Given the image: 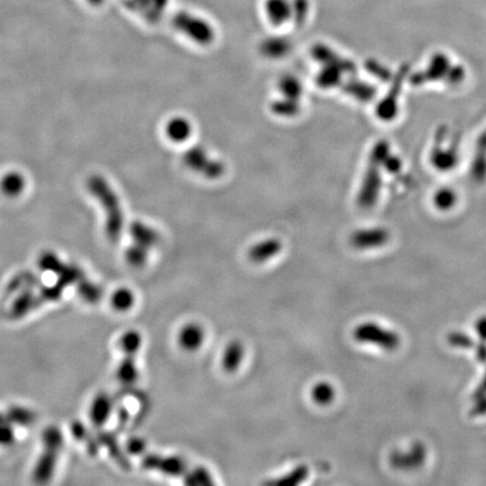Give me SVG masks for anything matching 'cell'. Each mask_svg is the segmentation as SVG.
<instances>
[{"mask_svg": "<svg viewBox=\"0 0 486 486\" xmlns=\"http://www.w3.org/2000/svg\"><path fill=\"white\" fill-rule=\"evenodd\" d=\"M63 446V438L57 426H50L43 434V451L34 470V481L44 484L50 482L57 466Z\"/></svg>", "mask_w": 486, "mask_h": 486, "instance_id": "cell-1", "label": "cell"}, {"mask_svg": "<svg viewBox=\"0 0 486 486\" xmlns=\"http://www.w3.org/2000/svg\"><path fill=\"white\" fill-rule=\"evenodd\" d=\"M179 33L200 45H208L215 40V28L208 19L189 11H179L172 21Z\"/></svg>", "mask_w": 486, "mask_h": 486, "instance_id": "cell-2", "label": "cell"}, {"mask_svg": "<svg viewBox=\"0 0 486 486\" xmlns=\"http://www.w3.org/2000/svg\"><path fill=\"white\" fill-rule=\"evenodd\" d=\"M120 347L123 350L124 358L118 368V380L125 385H129L135 382L137 377V355L141 347V336L139 332H126L120 340Z\"/></svg>", "mask_w": 486, "mask_h": 486, "instance_id": "cell-3", "label": "cell"}, {"mask_svg": "<svg viewBox=\"0 0 486 486\" xmlns=\"http://www.w3.org/2000/svg\"><path fill=\"white\" fill-rule=\"evenodd\" d=\"M354 338L361 344H374L386 350L396 349L401 344L399 334L374 322L361 323L358 325L354 331Z\"/></svg>", "mask_w": 486, "mask_h": 486, "instance_id": "cell-4", "label": "cell"}, {"mask_svg": "<svg viewBox=\"0 0 486 486\" xmlns=\"http://www.w3.org/2000/svg\"><path fill=\"white\" fill-rule=\"evenodd\" d=\"M143 468L169 476H185L188 474V468L183 458L176 456H162L158 453H148L142 459Z\"/></svg>", "mask_w": 486, "mask_h": 486, "instance_id": "cell-5", "label": "cell"}, {"mask_svg": "<svg viewBox=\"0 0 486 486\" xmlns=\"http://www.w3.org/2000/svg\"><path fill=\"white\" fill-rule=\"evenodd\" d=\"M124 3L129 11L148 22L156 23L167 11L170 0H124Z\"/></svg>", "mask_w": 486, "mask_h": 486, "instance_id": "cell-6", "label": "cell"}, {"mask_svg": "<svg viewBox=\"0 0 486 486\" xmlns=\"http://www.w3.org/2000/svg\"><path fill=\"white\" fill-rule=\"evenodd\" d=\"M426 455V447L421 443H415L407 451H394L390 459L394 468L413 470L424 464Z\"/></svg>", "mask_w": 486, "mask_h": 486, "instance_id": "cell-7", "label": "cell"}, {"mask_svg": "<svg viewBox=\"0 0 486 486\" xmlns=\"http://www.w3.org/2000/svg\"><path fill=\"white\" fill-rule=\"evenodd\" d=\"M390 239L388 230L383 227L358 230L351 237V244L357 249H374L384 246Z\"/></svg>", "mask_w": 486, "mask_h": 486, "instance_id": "cell-8", "label": "cell"}, {"mask_svg": "<svg viewBox=\"0 0 486 486\" xmlns=\"http://www.w3.org/2000/svg\"><path fill=\"white\" fill-rule=\"evenodd\" d=\"M265 14L273 26H281L294 17V6L290 0H266Z\"/></svg>", "mask_w": 486, "mask_h": 486, "instance_id": "cell-9", "label": "cell"}, {"mask_svg": "<svg viewBox=\"0 0 486 486\" xmlns=\"http://www.w3.org/2000/svg\"><path fill=\"white\" fill-rule=\"evenodd\" d=\"M204 338H205V334L202 327L191 323L181 329V334L178 337V341L183 349L187 351H195L202 347Z\"/></svg>", "mask_w": 486, "mask_h": 486, "instance_id": "cell-10", "label": "cell"}, {"mask_svg": "<svg viewBox=\"0 0 486 486\" xmlns=\"http://www.w3.org/2000/svg\"><path fill=\"white\" fill-rule=\"evenodd\" d=\"M281 248V242L277 239H267V240L261 241L257 243L256 246L252 247L249 250V258L252 261L256 264H261V262L267 261L275 257L276 254H279Z\"/></svg>", "mask_w": 486, "mask_h": 486, "instance_id": "cell-11", "label": "cell"}, {"mask_svg": "<svg viewBox=\"0 0 486 486\" xmlns=\"http://www.w3.org/2000/svg\"><path fill=\"white\" fill-rule=\"evenodd\" d=\"M166 133L172 142L183 143L191 139L193 125L186 118H172L166 126Z\"/></svg>", "mask_w": 486, "mask_h": 486, "instance_id": "cell-12", "label": "cell"}, {"mask_svg": "<svg viewBox=\"0 0 486 486\" xmlns=\"http://www.w3.org/2000/svg\"><path fill=\"white\" fill-rule=\"evenodd\" d=\"M97 440H98L99 445L104 446L110 451L111 456L114 458L115 462L120 465V468L123 470H129L130 463L128 460V457L122 451L114 434H110V432L101 431Z\"/></svg>", "mask_w": 486, "mask_h": 486, "instance_id": "cell-13", "label": "cell"}, {"mask_svg": "<svg viewBox=\"0 0 486 486\" xmlns=\"http://www.w3.org/2000/svg\"><path fill=\"white\" fill-rule=\"evenodd\" d=\"M243 356H244V347L240 341L234 340V341L227 344L223 357H222V366L225 368V372H235L240 366Z\"/></svg>", "mask_w": 486, "mask_h": 486, "instance_id": "cell-14", "label": "cell"}, {"mask_svg": "<svg viewBox=\"0 0 486 486\" xmlns=\"http://www.w3.org/2000/svg\"><path fill=\"white\" fill-rule=\"evenodd\" d=\"M113 403L110 396L98 395L94 401L91 409V418L96 426H104L112 412Z\"/></svg>", "mask_w": 486, "mask_h": 486, "instance_id": "cell-15", "label": "cell"}, {"mask_svg": "<svg viewBox=\"0 0 486 486\" xmlns=\"http://www.w3.org/2000/svg\"><path fill=\"white\" fill-rule=\"evenodd\" d=\"M307 475H309V468H306V466H298L295 470H293L292 472L288 473L283 477L277 478L275 481L268 482L267 484L276 486L298 485V484L305 481Z\"/></svg>", "mask_w": 486, "mask_h": 486, "instance_id": "cell-16", "label": "cell"}, {"mask_svg": "<svg viewBox=\"0 0 486 486\" xmlns=\"http://www.w3.org/2000/svg\"><path fill=\"white\" fill-rule=\"evenodd\" d=\"M311 395L312 399L315 400L317 405H327L334 401L336 392L331 384L321 382L317 383V385L312 388Z\"/></svg>", "mask_w": 486, "mask_h": 486, "instance_id": "cell-17", "label": "cell"}, {"mask_svg": "<svg viewBox=\"0 0 486 486\" xmlns=\"http://www.w3.org/2000/svg\"><path fill=\"white\" fill-rule=\"evenodd\" d=\"M72 432L76 436L77 439L81 440L82 443H85L88 451L91 455H95L98 451L99 443L98 440L94 439L89 432L86 429V426L80 422H74L72 426Z\"/></svg>", "mask_w": 486, "mask_h": 486, "instance_id": "cell-18", "label": "cell"}, {"mask_svg": "<svg viewBox=\"0 0 486 486\" xmlns=\"http://www.w3.org/2000/svg\"><path fill=\"white\" fill-rule=\"evenodd\" d=\"M6 415L11 424L19 426H30L35 421V414L25 407H11Z\"/></svg>", "mask_w": 486, "mask_h": 486, "instance_id": "cell-19", "label": "cell"}, {"mask_svg": "<svg viewBox=\"0 0 486 486\" xmlns=\"http://www.w3.org/2000/svg\"><path fill=\"white\" fill-rule=\"evenodd\" d=\"M288 45L290 44L281 38H269L262 45V51L269 57H281L288 51Z\"/></svg>", "mask_w": 486, "mask_h": 486, "instance_id": "cell-20", "label": "cell"}, {"mask_svg": "<svg viewBox=\"0 0 486 486\" xmlns=\"http://www.w3.org/2000/svg\"><path fill=\"white\" fill-rule=\"evenodd\" d=\"M134 303V296L131 290H116L112 298V304L115 310L120 312L129 311Z\"/></svg>", "mask_w": 486, "mask_h": 486, "instance_id": "cell-21", "label": "cell"}, {"mask_svg": "<svg viewBox=\"0 0 486 486\" xmlns=\"http://www.w3.org/2000/svg\"><path fill=\"white\" fill-rule=\"evenodd\" d=\"M24 179L21 176L14 175V174L9 175V174L6 177H4L3 181H1V187L7 195L19 194L24 188Z\"/></svg>", "mask_w": 486, "mask_h": 486, "instance_id": "cell-22", "label": "cell"}, {"mask_svg": "<svg viewBox=\"0 0 486 486\" xmlns=\"http://www.w3.org/2000/svg\"><path fill=\"white\" fill-rule=\"evenodd\" d=\"M186 484L191 485H208V484H213L212 476L210 473L204 468H198L193 472H189L185 477Z\"/></svg>", "mask_w": 486, "mask_h": 486, "instance_id": "cell-23", "label": "cell"}, {"mask_svg": "<svg viewBox=\"0 0 486 486\" xmlns=\"http://www.w3.org/2000/svg\"><path fill=\"white\" fill-rule=\"evenodd\" d=\"M11 424L7 415L0 413V446L11 445L14 441V429Z\"/></svg>", "mask_w": 486, "mask_h": 486, "instance_id": "cell-24", "label": "cell"}, {"mask_svg": "<svg viewBox=\"0 0 486 486\" xmlns=\"http://www.w3.org/2000/svg\"><path fill=\"white\" fill-rule=\"evenodd\" d=\"M279 89L286 98L294 99V101H298L300 93H302V86H300L298 80L296 81L295 79H290V78L281 80V84H279Z\"/></svg>", "mask_w": 486, "mask_h": 486, "instance_id": "cell-25", "label": "cell"}, {"mask_svg": "<svg viewBox=\"0 0 486 486\" xmlns=\"http://www.w3.org/2000/svg\"><path fill=\"white\" fill-rule=\"evenodd\" d=\"M78 290H79L80 295H81L84 300L91 302V303L98 300L101 296V290L99 287L91 284V283H88V281H85L84 279H81V284H80Z\"/></svg>", "mask_w": 486, "mask_h": 486, "instance_id": "cell-26", "label": "cell"}, {"mask_svg": "<svg viewBox=\"0 0 486 486\" xmlns=\"http://www.w3.org/2000/svg\"><path fill=\"white\" fill-rule=\"evenodd\" d=\"M449 344L453 347L459 348H472L474 346V341L470 337L462 334V332H453L448 336Z\"/></svg>", "mask_w": 486, "mask_h": 486, "instance_id": "cell-27", "label": "cell"}, {"mask_svg": "<svg viewBox=\"0 0 486 486\" xmlns=\"http://www.w3.org/2000/svg\"><path fill=\"white\" fill-rule=\"evenodd\" d=\"M145 259H147V252H145V248H143V247H133L128 252V260L133 266H137H137L143 265Z\"/></svg>", "mask_w": 486, "mask_h": 486, "instance_id": "cell-28", "label": "cell"}, {"mask_svg": "<svg viewBox=\"0 0 486 486\" xmlns=\"http://www.w3.org/2000/svg\"><path fill=\"white\" fill-rule=\"evenodd\" d=\"M455 202V195L453 191H440L436 196V204L439 208H449Z\"/></svg>", "mask_w": 486, "mask_h": 486, "instance_id": "cell-29", "label": "cell"}, {"mask_svg": "<svg viewBox=\"0 0 486 486\" xmlns=\"http://www.w3.org/2000/svg\"><path fill=\"white\" fill-rule=\"evenodd\" d=\"M128 449H129L130 453H134V455H142L145 451V443H143L142 440L131 439L128 443Z\"/></svg>", "mask_w": 486, "mask_h": 486, "instance_id": "cell-30", "label": "cell"}, {"mask_svg": "<svg viewBox=\"0 0 486 486\" xmlns=\"http://www.w3.org/2000/svg\"><path fill=\"white\" fill-rule=\"evenodd\" d=\"M476 334L480 337V340L486 342V317H480L475 323Z\"/></svg>", "mask_w": 486, "mask_h": 486, "instance_id": "cell-31", "label": "cell"}, {"mask_svg": "<svg viewBox=\"0 0 486 486\" xmlns=\"http://www.w3.org/2000/svg\"><path fill=\"white\" fill-rule=\"evenodd\" d=\"M476 357L482 363H486V342L481 341L476 347Z\"/></svg>", "mask_w": 486, "mask_h": 486, "instance_id": "cell-32", "label": "cell"}, {"mask_svg": "<svg viewBox=\"0 0 486 486\" xmlns=\"http://www.w3.org/2000/svg\"><path fill=\"white\" fill-rule=\"evenodd\" d=\"M486 394V376L485 378H484L483 382H482L481 385H480V388L476 390L475 394H474V396L475 397H484Z\"/></svg>", "mask_w": 486, "mask_h": 486, "instance_id": "cell-33", "label": "cell"}, {"mask_svg": "<svg viewBox=\"0 0 486 486\" xmlns=\"http://www.w3.org/2000/svg\"><path fill=\"white\" fill-rule=\"evenodd\" d=\"M86 1L91 6H101L105 3V0H86Z\"/></svg>", "mask_w": 486, "mask_h": 486, "instance_id": "cell-34", "label": "cell"}]
</instances>
